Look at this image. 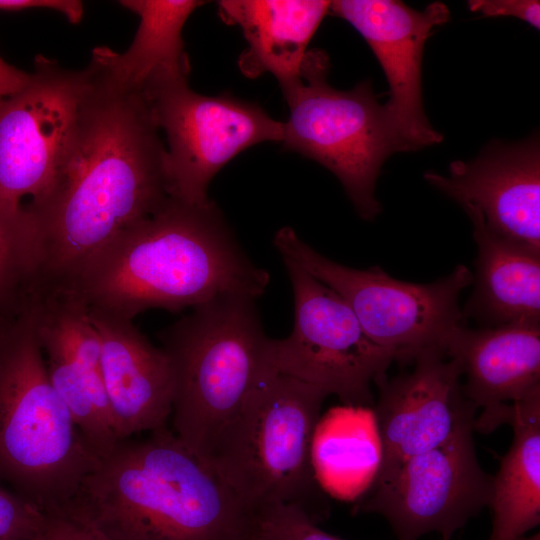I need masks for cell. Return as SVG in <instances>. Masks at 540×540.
<instances>
[{
	"label": "cell",
	"instance_id": "10",
	"mask_svg": "<svg viewBox=\"0 0 540 540\" xmlns=\"http://www.w3.org/2000/svg\"><path fill=\"white\" fill-rule=\"evenodd\" d=\"M167 137L168 196L206 205L213 177L242 151L261 142H282L283 123L260 106L227 93L205 96L187 78L150 83L142 92Z\"/></svg>",
	"mask_w": 540,
	"mask_h": 540
},
{
	"label": "cell",
	"instance_id": "11",
	"mask_svg": "<svg viewBox=\"0 0 540 540\" xmlns=\"http://www.w3.org/2000/svg\"><path fill=\"white\" fill-rule=\"evenodd\" d=\"M468 425L445 443L408 458L370 484L356 513H374L390 525L396 540L454 533L488 507L493 476L480 465Z\"/></svg>",
	"mask_w": 540,
	"mask_h": 540
},
{
	"label": "cell",
	"instance_id": "24",
	"mask_svg": "<svg viewBox=\"0 0 540 540\" xmlns=\"http://www.w3.org/2000/svg\"><path fill=\"white\" fill-rule=\"evenodd\" d=\"M252 540H342L321 530L298 507L273 503L255 510Z\"/></svg>",
	"mask_w": 540,
	"mask_h": 540
},
{
	"label": "cell",
	"instance_id": "1",
	"mask_svg": "<svg viewBox=\"0 0 540 540\" xmlns=\"http://www.w3.org/2000/svg\"><path fill=\"white\" fill-rule=\"evenodd\" d=\"M88 86L49 191L31 218L34 291H64L87 261L168 199L167 150L142 93L89 64Z\"/></svg>",
	"mask_w": 540,
	"mask_h": 540
},
{
	"label": "cell",
	"instance_id": "5",
	"mask_svg": "<svg viewBox=\"0 0 540 540\" xmlns=\"http://www.w3.org/2000/svg\"><path fill=\"white\" fill-rule=\"evenodd\" d=\"M255 301L215 297L160 334L173 382L172 431L205 463L223 428L276 372Z\"/></svg>",
	"mask_w": 540,
	"mask_h": 540
},
{
	"label": "cell",
	"instance_id": "21",
	"mask_svg": "<svg viewBox=\"0 0 540 540\" xmlns=\"http://www.w3.org/2000/svg\"><path fill=\"white\" fill-rule=\"evenodd\" d=\"M509 449L492 479L488 540H519L540 523V390L516 402Z\"/></svg>",
	"mask_w": 540,
	"mask_h": 540
},
{
	"label": "cell",
	"instance_id": "8",
	"mask_svg": "<svg viewBox=\"0 0 540 540\" xmlns=\"http://www.w3.org/2000/svg\"><path fill=\"white\" fill-rule=\"evenodd\" d=\"M273 242L282 258L336 292L367 336L398 363H413L428 352L447 356L454 335L467 325L459 298L473 274L465 265L432 283L418 284L395 279L379 266L356 269L336 263L290 227L279 229Z\"/></svg>",
	"mask_w": 540,
	"mask_h": 540
},
{
	"label": "cell",
	"instance_id": "15",
	"mask_svg": "<svg viewBox=\"0 0 540 540\" xmlns=\"http://www.w3.org/2000/svg\"><path fill=\"white\" fill-rule=\"evenodd\" d=\"M425 180L462 208L479 212L495 234L540 253V147L536 135L517 143L492 141L470 161L456 160L448 176Z\"/></svg>",
	"mask_w": 540,
	"mask_h": 540
},
{
	"label": "cell",
	"instance_id": "29",
	"mask_svg": "<svg viewBox=\"0 0 540 540\" xmlns=\"http://www.w3.org/2000/svg\"><path fill=\"white\" fill-rule=\"evenodd\" d=\"M30 79L31 73L9 65L0 57V101L24 89Z\"/></svg>",
	"mask_w": 540,
	"mask_h": 540
},
{
	"label": "cell",
	"instance_id": "13",
	"mask_svg": "<svg viewBox=\"0 0 540 540\" xmlns=\"http://www.w3.org/2000/svg\"><path fill=\"white\" fill-rule=\"evenodd\" d=\"M413 363L411 371L375 383L371 410L380 459L371 483L474 425L476 410L464 395L458 359L428 352Z\"/></svg>",
	"mask_w": 540,
	"mask_h": 540
},
{
	"label": "cell",
	"instance_id": "14",
	"mask_svg": "<svg viewBox=\"0 0 540 540\" xmlns=\"http://www.w3.org/2000/svg\"><path fill=\"white\" fill-rule=\"evenodd\" d=\"M329 12L349 22L380 63L390 89L384 105L400 152L440 143L443 136L424 111L421 70L425 43L449 21L448 7L436 1L419 11L396 0H338Z\"/></svg>",
	"mask_w": 540,
	"mask_h": 540
},
{
	"label": "cell",
	"instance_id": "20",
	"mask_svg": "<svg viewBox=\"0 0 540 540\" xmlns=\"http://www.w3.org/2000/svg\"><path fill=\"white\" fill-rule=\"evenodd\" d=\"M123 7L137 14L140 24L124 53L97 47L92 63L111 83L142 93L147 85L165 79L188 78L190 64L184 50L183 26L204 1L122 0Z\"/></svg>",
	"mask_w": 540,
	"mask_h": 540
},
{
	"label": "cell",
	"instance_id": "22",
	"mask_svg": "<svg viewBox=\"0 0 540 540\" xmlns=\"http://www.w3.org/2000/svg\"><path fill=\"white\" fill-rule=\"evenodd\" d=\"M332 414L320 421L315 433L312 457L317 478L327 493L349 498L370 474L372 480L379 464L375 448L369 440L366 428L354 414Z\"/></svg>",
	"mask_w": 540,
	"mask_h": 540
},
{
	"label": "cell",
	"instance_id": "23",
	"mask_svg": "<svg viewBox=\"0 0 540 540\" xmlns=\"http://www.w3.org/2000/svg\"><path fill=\"white\" fill-rule=\"evenodd\" d=\"M33 296L31 219L0 207V315L21 313Z\"/></svg>",
	"mask_w": 540,
	"mask_h": 540
},
{
	"label": "cell",
	"instance_id": "3",
	"mask_svg": "<svg viewBox=\"0 0 540 540\" xmlns=\"http://www.w3.org/2000/svg\"><path fill=\"white\" fill-rule=\"evenodd\" d=\"M62 510L107 540H252L255 512L166 426L117 441Z\"/></svg>",
	"mask_w": 540,
	"mask_h": 540
},
{
	"label": "cell",
	"instance_id": "31",
	"mask_svg": "<svg viewBox=\"0 0 540 540\" xmlns=\"http://www.w3.org/2000/svg\"><path fill=\"white\" fill-rule=\"evenodd\" d=\"M3 317H6V316H2V315H0V322H1V319H2Z\"/></svg>",
	"mask_w": 540,
	"mask_h": 540
},
{
	"label": "cell",
	"instance_id": "28",
	"mask_svg": "<svg viewBox=\"0 0 540 540\" xmlns=\"http://www.w3.org/2000/svg\"><path fill=\"white\" fill-rule=\"evenodd\" d=\"M47 8L63 14L71 23H78L83 15V4L75 0H0V10L21 11Z\"/></svg>",
	"mask_w": 540,
	"mask_h": 540
},
{
	"label": "cell",
	"instance_id": "19",
	"mask_svg": "<svg viewBox=\"0 0 540 540\" xmlns=\"http://www.w3.org/2000/svg\"><path fill=\"white\" fill-rule=\"evenodd\" d=\"M477 244L473 290L461 309L479 327L540 324V253L487 228L479 212L463 208Z\"/></svg>",
	"mask_w": 540,
	"mask_h": 540
},
{
	"label": "cell",
	"instance_id": "4",
	"mask_svg": "<svg viewBox=\"0 0 540 540\" xmlns=\"http://www.w3.org/2000/svg\"><path fill=\"white\" fill-rule=\"evenodd\" d=\"M98 457L52 386L27 306L0 322V480L45 514L64 509Z\"/></svg>",
	"mask_w": 540,
	"mask_h": 540
},
{
	"label": "cell",
	"instance_id": "27",
	"mask_svg": "<svg viewBox=\"0 0 540 540\" xmlns=\"http://www.w3.org/2000/svg\"><path fill=\"white\" fill-rule=\"evenodd\" d=\"M472 12L483 16H512L519 18L537 30L540 27V2L538 0H470Z\"/></svg>",
	"mask_w": 540,
	"mask_h": 540
},
{
	"label": "cell",
	"instance_id": "12",
	"mask_svg": "<svg viewBox=\"0 0 540 540\" xmlns=\"http://www.w3.org/2000/svg\"><path fill=\"white\" fill-rule=\"evenodd\" d=\"M88 86L86 69L38 55L27 86L0 101V207L14 213L51 188ZM25 204V205H27Z\"/></svg>",
	"mask_w": 540,
	"mask_h": 540
},
{
	"label": "cell",
	"instance_id": "9",
	"mask_svg": "<svg viewBox=\"0 0 540 540\" xmlns=\"http://www.w3.org/2000/svg\"><path fill=\"white\" fill-rule=\"evenodd\" d=\"M285 264L294 298V323L272 339L277 373L307 383L347 407L372 408V385L386 376L393 355L373 342L346 302L289 259Z\"/></svg>",
	"mask_w": 540,
	"mask_h": 540
},
{
	"label": "cell",
	"instance_id": "7",
	"mask_svg": "<svg viewBox=\"0 0 540 540\" xmlns=\"http://www.w3.org/2000/svg\"><path fill=\"white\" fill-rule=\"evenodd\" d=\"M329 69L325 51L308 50L299 80L283 91L290 112L283 147L330 170L359 216L371 221L381 211L378 176L386 159L400 152L399 144L370 81L338 90L328 82Z\"/></svg>",
	"mask_w": 540,
	"mask_h": 540
},
{
	"label": "cell",
	"instance_id": "25",
	"mask_svg": "<svg viewBox=\"0 0 540 540\" xmlns=\"http://www.w3.org/2000/svg\"><path fill=\"white\" fill-rule=\"evenodd\" d=\"M45 520L36 505L0 485V540H35Z\"/></svg>",
	"mask_w": 540,
	"mask_h": 540
},
{
	"label": "cell",
	"instance_id": "6",
	"mask_svg": "<svg viewBox=\"0 0 540 540\" xmlns=\"http://www.w3.org/2000/svg\"><path fill=\"white\" fill-rule=\"evenodd\" d=\"M326 397L307 383L273 373L217 436L206 463L254 511L273 503L292 505L318 524L330 512L312 457Z\"/></svg>",
	"mask_w": 540,
	"mask_h": 540
},
{
	"label": "cell",
	"instance_id": "17",
	"mask_svg": "<svg viewBox=\"0 0 540 540\" xmlns=\"http://www.w3.org/2000/svg\"><path fill=\"white\" fill-rule=\"evenodd\" d=\"M101 344V365L116 439L166 426L173 382L168 358L132 320L88 309Z\"/></svg>",
	"mask_w": 540,
	"mask_h": 540
},
{
	"label": "cell",
	"instance_id": "30",
	"mask_svg": "<svg viewBox=\"0 0 540 540\" xmlns=\"http://www.w3.org/2000/svg\"><path fill=\"white\" fill-rule=\"evenodd\" d=\"M519 540H540V534L537 532L536 534H533L531 536H523Z\"/></svg>",
	"mask_w": 540,
	"mask_h": 540
},
{
	"label": "cell",
	"instance_id": "26",
	"mask_svg": "<svg viewBox=\"0 0 540 540\" xmlns=\"http://www.w3.org/2000/svg\"><path fill=\"white\" fill-rule=\"evenodd\" d=\"M35 540H107L79 517L61 510L46 514L44 526Z\"/></svg>",
	"mask_w": 540,
	"mask_h": 540
},
{
	"label": "cell",
	"instance_id": "18",
	"mask_svg": "<svg viewBox=\"0 0 540 540\" xmlns=\"http://www.w3.org/2000/svg\"><path fill=\"white\" fill-rule=\"evenodd\" d=\"M331 1L322 0H223L219 15L237 25L248 43L238 65L247 77L271 73L282 92L299 80L307 47Z\"/></svg>",
	"mask_w": 540,
	"mask_h": 540
},
{
	"label": "cell",
	"instance_id": "16",
	"mask_svg": "<svg viewBox=\"0 0 540 540\" xmlns=\"http://www.w3.org/2000/svg\"><path fill=\"white\" fill-rule=\"evenodd\" d=\"M447 357L458 359L465 397L480 415L475 431L508 424L513 405L540 390V324L460 328Z\"/></svg>",
	"mask_w": 540,
	"mask_h": 540
},
{
	"label": "cell",
	"instance_id": "2",
	"mask_svg": "<svg viewBox=\"0 0 540 540\" xmlns=\"http://www.w3.org/2000/svg\"><path fill=\"white\" fill-rule=\"evenodd\" d=\"M268 284V272L242 251L213 201L168 197L91 257L61 293L133 320L147 309L176 312L221 295L257 299Z\"/></svg>",
	"mask_w": 540,
	"mask_h": 540
}]
</instances>
